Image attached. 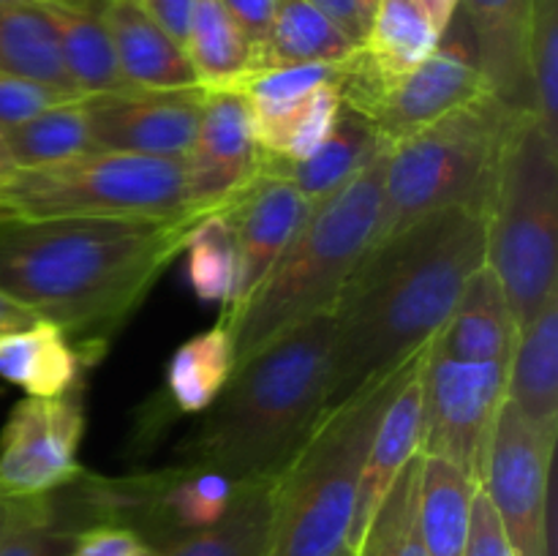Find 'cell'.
<instances>
[{"mask_svg": "<svg viewBox=\"0 0 558 556\" xmlns=\"http://www.w3.org/2000/svg\"><path fill=\"white\" fill-rule=\"evenodd\" d=\"M485 265V213L450 207L374 245L332 305L325 412L387 379L445 327Z\"/></svg>", "mask_w": 558, "mask_h": 556, "instance_id": "1", "label": "cell"}, {"mask_svg": "<svg viewBox=\"0 0 558 556\" xmlns=\"http://www.w3.org/2000/svg\"><path fill=\"white\" fill-rule=\"evenodd\" d=\"M199 218H0V292L76 347H98L145 300Z\"/></svg>", "mask_w": 558, "mask_h": 556, "instance_id": "2", "label": "cell"}, {"mask_svg": "<svg viewBox=\"0 0 558 556\" xmlns=\"http://www.w3.org/2000/svg\"><path fill=\"white\" fill-rule=\"evenodd\" d=\"M332 311L316 314L234 365L183 463L234 483L276 480L325 418Z\"/></svg>", "mask_w": 558, "mask_h": 556, "instance_id": "3", "label": "cell"}, {"mask_svg": "<svg viewBox=\"0 0 558 556\" xmlns=\"http://www.w3.org/2000/svg\"><path fill=\"white\" fill-rule=\"evenodd\" d=\"M387 153H379L336 194L316 202L259 287L232 314L221 316L234 343V365L311 316L332 311L376 240Z\"/></svg>", "mask_w": 558, "mask_h": 556, "instance_id": "4", "label": "cell"}, {"mask_svg": "<svg viewBox=\"0 0 558 556\" xmlns=\"http://www.w3.org/2000/svg\"><path fill=\"white\" fill-rule=\"evenodd\" d=\"M403 368L325 412L311 439L272 483V521L262 556H341L352 529L368 442Z\"/></svg>", "mask_w": 558, "mask_h": 556, "instance_id": "5", "label": "cell"}, {"mask_svg": "<svg viewBox=\"0 0 558 556\" xmlns=\"http://www.w3.org/2000/svg\"><path fill=\"white\" fill-rule=\"evenodd\" d=\"M485 262L518 333L558 294V145L534 112L512 114L501 140L485 213Z\"/></svg>", "mask_w": 558, "mask_h": 556, "instance_id": "6", "label": "cell"}, {"mask_svg": "<svg viewBox=\"0 0 558 556\" xmlns=\"http://www.w3.org/2000/svg\"><path fill=\"white\" fill-rule=\"evenodd\" d=\"M512 114L490 96H480L392 145L381 178L374 245L450 207L488 213Z\"/></svg>", "mask_w": 558, "mask_h": 556, "instance_id": "7", "label": "cell"}, {"mask_svg": "<svg viewBox=\"0 0 558 556\" xmlns=\"http://www.w3.org/2000/svg\"><path fill=\"white\" fill-rule=\"evenodd\" d=\"M183 213H196L185 200V161L136 153L90 150L54 167L16 169L0 189V218Z\"/></svg>", "mask_w": 558, "mask_h": 556, "instance_id": "8", "label": "cell"}, {"mask_svg": "<svg viewBox=\"0 0 558 556\" xmlns=\"http://www.w3.org/2000/svg\"><path fill=\"white\" fill-rule=\"evenodd\" d=\"M505 398V363L450 360L428 349L423 363L420 452L447 458L480 483L496 414Z\"/></svg>", "mask_w": 558, "mask_h": 556, "instance_id": "9", "label": "cell"}, {"mask_svg": "<svg viewBox=\"0 0 558 556\" xmlns=\"http://www.w3.org/2000/svg\"><path fill=\"white\" fill-rule=\"evenodd\" d=\"M554 450L505 398L485 452L480 488L488 494L515 556H550L548 485Z\"/></svg>", "mask_w": 558, "mask_h": 556, "instance_id": "10", "label": "cell"}, {"mask_svg": "<svg viewBox=\"0 0 558 556\" xmlns=\"http://www.w3.org/2000/svg\"><path fill=\"white\" fill-rule=\"evenodd\" d=\"M82 407L71 392L22 398L0 431V501L52 496L82 474Z\"/></svg>", "mask_w": 558, "mask_h": 556, "instance_id": "11", "label": "cell"}, {"mask_svg": "<svg viewBox=\"0 0 558 556\" xmlns=\"http://www.w3.org/2000/svg\"><path fill=\"white\" fill-rule=\"evenodd\" d=\"M205 96L207 90L199 85L180 90L129 87L85 96L93 147L185 161L194 147Z\"/></svg>", "mask_w": 558, "mask_h": 556, "instance_id": "12", "label": "cell"}, {"mask_svg": "<svg viewBox=\"0 0 558 556\" xmlns=\"http://www.w3.org/2000/svg\"><path fill=\"white\" fill-rule=\"evenodd\" d=\"M480 96H485V87L480 80L472 33L456 11L434 55L381 96L371 120L379 129L381 140L392 147Z\"/></svg>", "mask_w": 558, "mask_h": 556, "instance_id": "13", "label": "cell"}, {"mask_svg": "<svg viewBox=\"0 0 558 556\" xmlns=\"http://www.w3.org/2000/svg\"><path fill=\"white\" fill-rule=\"evenodd\" d=\"M259 174V145L245 98L238 90H207L194 147L185 158L191 210H223Z\"/></svg>", "mask_w": 558, "mask_h": 556, "instance_id": "14", "label": "cell"}, {"mask_svg": "<svg viewBox=\"0 0 558 556\" xmlns=\"http://www.w3.org/2000/svg\"><path fill=\"white\" fill-rule=\"evenodd\" d=\"M311 202L281 174L259 172L227 207L223 216L229 218L238 238L240 251V292L238 303L227 311L232 314L270 273L278 256L287 251L298 229L311 213ZM223 314V316H227Z\"/></svg>", "mask_w": 558, "mask_h": 556, "instance_id": "15", "label": "cell"}, {"mask_svg": "<svg viewBox=\"0 0 558 556\" xmlns=\"http://www.w3.org/2000/svg\"><path fill=\"white\" fill-rule=\"evenodd\" d=\"M425 352H428V347L417 354L409 374L403 376L398 390L392 392L379 423H376L374 436L368 442V452H365L363 469H360L357 505H354L352 529H349L347 540V551L354 556H357L365 532H368L371 521H374L385 496L390 494L398 474L420 456Z\"/></svg>", "mask_w": 558, "mask_h": 556, "instance_id": "16", "label": "cell"}, {"mask_svg": "<svg viewBox=\"0 0 558 556\" xmlns=\"http://www.w3.org/2000/svg\"><path fill=\"white\" fill-rule=\"evenodd\" d=\"M534 0H461L458 14L472 33L485 96L507 112H534L529 76V25Z\"/></svg>", "mask_w": 558, "mask_h": 556, "instance_id": "17", "label": "cell"}, {"mask_svg": "<svg viewBox=\"0 0 558 556\" xmlns=\"http://www.w3.org/2000/svg\"><path fill=\"white\" fill-rule=\"evenodd\" d=\"M518 343V325L490 265H480L463 287L456 309L428 349L450 360L510 365Z\"/></svg>", "mask_w": 558, "mask_h": 556, "instance_id": "18", "label": "cell"}, {"mask_svg": "<svg viewBox=\"0 0 558 556\" xmlns=\"http://www.w3.org/2000/svg\"><path fill=\"white\" fill-rule=\"evenodd\" d=\"M101 20L131 87L180 90L199 85L185 49L147 14L142 0H107Z\"/></svg>", "mask_w": 558, "mask_h": 556, "instance_id": "19", "label": "cell"}, {"mask_svg": "<svg viewBox=\"0 0 558 556\" xmlns=\"http://www.w3.org/2000/svg\"><path fill=\"white\" fill-rule=\"evenodd\" d=\"M507 401L543 442L558 436V294L518 333L507 365Z\"/></svg>", "mask_w": 558, "mask_h": 556, "instance_id": "20", "label": "cell"}, {"mask_svg": "<svg viewBox=\"0 0 558 556\" xmlns=\"http://www.w3.org/2000/svg\"><path fill=\"white\" fill-rule=\"evenodd\" d=\"M238 483L223 472L207 467L183 463L167 469L140 483V488L123 496L145 510L147 521L174 532V540L183 534L213 527L234 499Z\"/></svg>", "mask_w": 558, "mask_h": 556, "instance_id": "21", "label": "cell"}, {"mask_svg": "<svg viewBox=\"0 0 558 556\" xmlns=\"http://www.w3.org/2000/svg\"><path fill=\"white\" fill-rule=\"evenodd\" d=\"M385 150H390V145L381 140L374 120L360 109L341 104L330 136L314 156L300 164H270L262 161L259 153V172L281 174L289 183L298 185V191L311 205H316L343 189L354 174L363 172Z\"/></svg>", "mask_w": 558, "mask_h": 556, "instance_id": "22", "label": "cell"}, {"mask_svg": "<svg viewBox=\"0 0 558 556\" xmlns=\"http://www.w3.org/2000/svg\"><path fill=\"white\" fill-rule=\"evenodd\" d=\"M41 9L58 38L65 74L80 96L129 90L131 85L114 58L112 38L101 14L71 0H41Z\"/></svg>", "mask_w": 558, "mask_h": 556, "instance_id": "23", "label": "cell"}, {"mask_svg": "<svg viewBox=\"0 0 558 556\" xmlns=\"http://www.w3.org/2000/svg\"><path fill=\"white\" fill-rule=\"evenodd\" d=\"M480 483L439 456L417 463V529L428 556H463Z\"/></svg>", "mask_w": 558, "mask_h": 556, "instance_id": "24", "label": "cell"}, {"mask_svg": "<svg viewBox=\"0 0 558 556\" xmlns=\"http://www.w3.org/2000/svg\"><path fill=\"white\" fill-rule=\"evenodd\" d=\"M439 38L441 31L420 0H379L360 55L387 93L434 55Z\"/></svg>", "mask_w": 558, "mask_h": 556, "instance_id": "25", "label": "cell"}, {"mask_svg": "<svg viewBox=\"0 0 558 556\" xmlns=\"http://www.w3.org/2000/svg\"><path fill=\"white\" fill-rule=\"evenodd\" d=\"M82 371L80 347L52 322L0 338V376L33 398H58L74 390Z\"/></svg>", "mask_w": 558, "mask_h": 556, "instance_id": "26", "label": "cell"}, {"mask_svg": "<svg viewBox=\"0 0 558 556\" xmlns=\"http://www.w3.org/2000/svg\"><path fill=\"white\" fill-rule=\"evenodd\" d=\"M272 483H238L232 505L213 527L172 540L161 556H262L272 521Z\"/></svg>", "mask_w": 558, "mask_h": 556, "instance_id": "27", "label": "cell"}, {"mask_svg": "<svg viewBox=\"0 0 558 556\" xmlns=\"http://www.w3.org/2000/svg\"><path fill=\"white\" fill-rule=\"evenodd\" d=\"M357 49L308 0H278L270 33L254 58V71L283 65L341 63Z\"/></svg>", "mask_w": 558, "mask_h": 556, "instance_id": "28", "label": "cell"}, {"mask_svg": "<svg viewBox=\"0 0 558 556\" xmlns=\"http://www.w3.org/2000/svg\"><path fill=\"white\" fill-rule=\"evenodd\" d=\"M183 49L205 90H234L254 71V49L221 0H196Z\"/></svg>", "mask_w": 558, "mask_h": 556, "instance_id": "29", "label": "cell"}, {"mask_svg": "<svg viewBox=\"0 0 558 556\" xmlns=\"http://www.w3.org/2000/svg\"><path fill=\"white\" fill-rule=\"evenodd\" d=\"M0 71L36 80L63 96L82 98L65 74L58 38L44 14L41 0L0 5Z\"/></svg>", "mask_w": 558, "mask_h": 556, "instance_id": "30", "label": "cell"}, {"mask_svg": "<svg viewBox=\"0 0 558 556\" xmlns=\"http://www.w3.org/2000/svg\"><path fill=\"white\" fill-rule=\"evenodd\" d=\"M234 371V343L229 327L218 322L210 330L174 349L167 365V390L180 412H205L227 387Z\"/></svg>", "mask_w": 558, "mask_h": 556, "instance_id": "31", "label": "cell"}, {"mask_svg": "<svg viewBox=\"0 0 558 556\" xmlns=\"http://www.w3.org/2000/svg\"><path fill=\"white\" fill-rule=\"evenodd\" d=\"M3 134L16 169L54 167L96 150L87 125L85 96L54 104Z\"/></svg>", "mask_w": 558, "mask_h": 556, "instance_id": "32", "label": "cell"}, {"mask_svg": "<svg viewBox=\"0 0 558 556\" xmlns=\"http://www.w3.org/2000/svg\"><path fill=\"white\" fill-rule=\"evenodd\" d=\"M183 251L189 254V283L196 300L232 309L240 292V251L223 210L199 218L191 227Z\"/></svg>", "mask_w": 558, "mask_h": 556, "instance_id": "33", "label": "cell"}, {"mask_svg": "<svg viewBox=\"0 0 558 556\" xmlns=\"http://www.w3.org/2000/svg\"><path fill=\"white\" fill-rule=\"evenodd\" d=\"M343 63V60H341ZM341 63H308L283 65V69L251 71L234 90L245 98L254 129L272 123L292 112L316 87L338 82Z\"/></svg>", "mask_w": 558, "mask_h": 556, "instance_id": "34", "label": "cell"}, {"mask_svg": "<svg viewBox=\"0 0 558 556\" xmlns=\"http://www.w3.org/2000/svg\"><path fill=\"white\" fill-rule=\"evenodd\" d=\"M417 463L420 456L398 474L365 532L357 556H428L417 529Z\"/></svg>", "mask_w": 558, "mask_h": 556, "instance_id": "35", "label": "cell"}, {"mask_svg": "<svg viewBox=\"0 0 558 556\" xmlns=\"http://www.w3.org/2000/svg\"><path fill=\"white\" fill-rule=\"evenodd\" d=\"M529 76L534 114L545 136L558 145V0H534L529 25Z\"/></svg>", "mask_w": 558, "mask_h": 556, "instance_id": "36", "label": "cell"}, {"mask_svg": "<svg viewBox=\"0 0 558 556\" xmlns=\"http://www.w3.org/2000/svg\"><path fill=\"white\" fill-rule=\"evenodd\" d=\"M71 534L58 527L52 499L3 501L0 556H69Z\"/></svg>", "mask_w": 558, "mask_h": 556, "instance_id": "37", "label": "cell"}, {"mask_svg": "<svg viewBox=\"0 0 558 556\" xmlns=\"http://www.w3.org/2000/svg\"><path fill=\"white\" fill-rule=\"evenodd\" d=\"M69 98L71 96H63L60 90L36 80L0 71V131L16 129L44 109L69 101Z\"/></svg>", "mask_w": 558, "mask_h": 556, "instance_id": "38", "label": "cell"}, {"mask_svg": "<svg viewBox=\"0 0 558 556\" xmlns=\"http://www.w3.org/2000/svg\"><path fill=\"white\" fill-rule=\"evenodd\" d=\"M69 556H161L136 529L123 523H96L71 540Z\"/></svg>", "mask_w": 558, "mask_h": 556, "instance_id": "39", "label": "cell"}, {"mask_svg": "<svg viewBox=\"0 0 558 556\" xmlns=\"http://www.w3.org/2000/svg\"><path fill=\"white\" fill-rule=\"evenodd\" d=\"M463 556H515L505 529H501L499 516H496L494 505L483 488H477V494H474Z\"/></svg>", "mask_w": 558, "mask_h": 556, "instance_id": "40", "label": "cell"}, {"mask_svg": "<svg viewBox=\"0 0 558 556\" xmlns=\"http://www.w3.org/2000/svg\"><path fill=\"white\" fill-rule=\"evenodd\" d=\"M221 3L223 9L232 14V20L238 22L240 31L245 33L256 58V52H259L262 44H265L267 33H270L278 0H221Z\"/></svg>", "mask_w": 558, "mask_h": 556, "instance_id": "41", "label": "cell"}, {"mask_svg": "<svg viewBox=\"0 0 558 556\" xmlns=\"http://www.w3.org/2000/svg\"><path fill=\"white\" fill-rule=\"evenodd\" d=\"M308 3L316 5L357 47L365 41L371 27V14L365 11V5L360 0H308Z\"/></svg>", "mask_w": 558, "mask_h": 556, "instance_id": "42", "label": "cell"}, {"mask_svg": "<svg viewBox=\"0 0 558 556\" xmlns=\"http://www.w3.org/2000/svg\"><path fill=\"white\" fill-rule=\"evenodd\" d=\"M142 5L183 47L189 38L191 20H194L196 0H142Z\"/></svg>", "mask_w": 558, "mask_h": 556, "instance_id": "43", "label": "cell"}, {"mask_svg": "<svg viewBox=\"0 0 558 556\" xmlns=\"http://www.w3.org/2000/svg\"><path fill=\"white\" fill-rule=\"evenodd\" d=\"M41 316L36 311H31L27 305H22L20 300L9 298L5 292H0V338L11 336L16 330H25V327L36 325Z\"/></svg>", "mask_w": 558, "mask_h": 556, "instance_id": "44", "label": "cell"}, {"mask_svg": "<svg viewBox=\"0 0 558 556\" xmlns=\"http://www.w3.org/2000/svg\"><path fill=\"white\" fill-rule=\"evenodd\" d=\"M420 3L425 5V11L430 14V20L436 22V27H439L441 33H445V27L450 25V20L456 16L458 5H461V0H420Z\"/></svg>", "mask_w": 558, "mask_h": 556, "instance_id": "45", "label": "cell"}, {"mask_svg": "<svg viewBox=\"0 0 558 556\" xmlns=\"http://www.w3.org/2000/svg\"><path fill=\"white\" fill-rule=\"evenodd\" d=\"M14 172H16V164H14V158H11L9 145H5V134L0 131V189H3L11 178H14Z\"/></svg>", "mask_w": 558, "mask_h": 556, "instance_id": "46", "label": "cell"}, {"mask_svg": "<svg viewBox=\"0 0 558 556\" xmlns=\"http://www.w3.org/2000/svg\"><path fill=\"white\" fill-rule=\"evenodd\" d=\"M360 3L365 5V11H368V14H374V9H376V3H379V0H360Z\"/></svg>", "mask_w": 558, "mask_h": 556, "instance_id": "47", "label": "cell"}, {"mask_svg": "<svg viewBox=\"0 0 558 556\" xmlns=\"http://www.w3.org/2000/svg\"><path fill=\"white\" fill-rule=\"evenodd\" d=\"M3 3H33V0H0V5Z\"/></svg>", "mask_w": 558, "mask_h": 556, "instance_id": "48", "label": "cell"}, {"mask_svg": "<svg viewBox=\"0 0 558 556\" xmlns=\"http://www.w3.org/2000/svg\"><path fill=\"white\" fill-rule=\"evenodd\" d=\"M341 556H354V554H349V551H343V554Z\"/></svg>", "mask_w": 558, "mask_h": 556, "instance_id": "49", "label": "cell"}]
</instances>
